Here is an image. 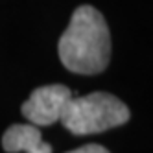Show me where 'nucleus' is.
Wrapping results in <instances>:
<instances>
[{
	"instance_id": "obj_1",
	"label": "nucleus",
	"mask_w": 153,
	"mask_h": 153,
	"mask_svg": "<svg viewBox=\"0 0 153 153\" xmlns=\"http://www.w3.org/2000/svg\"><path fill=\"white\" fill-rule=\"evenodd\" d=\"M59 59L74 74L94 76L111 59V33L103 15L92 6H79L57 45Z\"/></svg>"
},
{
	"instance_id": "obj_2",
	"label": "nucleus",
	"mask_w": 153,
	"mask_h": 153,
	"mask_svg": "<svg viewBox=\"0 0 153 153\" xmlns=\"http://www.w3.org/2000/svg\"><path fill=\"white\" fill-rule=\"evenodd\" d=\"M131 113L127 105L109 92H91L87 96L72 94L65 103L59 122L72 135H94L124 126Z\"/></svg>"
},
{
	"instance_id": "obj_3",
	"label": "nucleus",
	"mask_w": 153,
	"mask_h": 153,
	"mask_svg": "<svg viewBox=\"0 0 153 153\" xmlns=\"http://www.w3.org/2000/svg\"><path fill=\"white\" fill-rule=\"evenodd\" d=\"M74 92L67 85L53 83V85H45L37 89L28 96V100L22 103V116L30 124L37 127L41 126H52L59 122L61 111L67 100Z\"/></svg>"
},
{
	"instance_id": "obj_4",
	"label": "nucleus",
	"mask_w": 153,
	"mask_h": 153,
	"mask_svg": "<svg viewBox=\"0 0 153 153\" xmlns=\"http://www.w3.org/2000/svg\"><path fill=\"white\" fill-rule=\"evenodd\" d=\"M2 148L7 153H52V144L42 140L41 129L33 124H13L2 137Z\"/></svg>"
},
{
	"instance_id": "obj_5",
	"label": "nucleus",
	"mask_w": 153,
	"mask_h": 153,
	"mask_svg": "<svg viewBox=\"0 0 153 153\" xmlns=\"http://www.w3.org/2000/svg\"><path fill=\"white\" fill-rule=\"evenodd\" d=\"M67 153H109V149H105L100 144H87V146H81L78 149H72V151H67Z\"/></svg>"
}]
</instances>
